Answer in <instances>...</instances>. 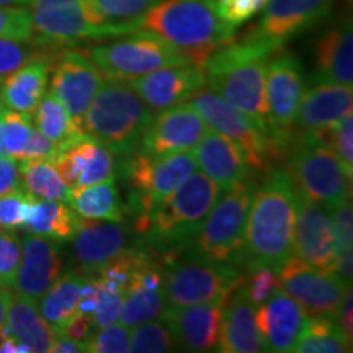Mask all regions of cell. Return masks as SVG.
<instances>
[{"label":"cell","mask_w":353,"mask_h":353,"mask_svg":"<svg viewBox=\"0 0 353 353\" xmlns=\"http://www.w3.org/2000/svg\"><path fill=\"white\" fill-rule=\"evenodd\" d=\"M296 187L286 169H275L254 192L247 214L241 270L270 267L276 270L293 255Z\"/></svg>","instance_id":"6da1fadb"},{"label":"cell","mask_w":353,"mask_h":353,"mask_svg":"<svg viewBox=\"0 0 353 353\" xmlns=\"http://www.w3.org/2000/svg\"><path fill=\"white\" fill-rule=\"evenodd\" d=\"M138 26L164 38L198 65L236 38V28L221 17L218 0H162L139 17Z\"/></svg>","instance_id":"7a4b0ae2"},{"label":"cell","mask_w":353,"mask_h":353,"mask_svg":"<svg viewBox=\"0 0 353 353\" xmlns=\"http://www.w3.org/2000/svg\"><path fill=\"white\" fill-rule=\"evenodd\" d=\"M219 195L218 185L195 170L151 213L136 218V231L145 247L161 255L182 252L195 241Z\"/></svg>","instance_id":"3957f363"},{"label":"cell","mask_w":353,"mask_h":353,"mask_svg":"<svg viewBox=\"0 0 353 353\" xmlns=\"http://www.w3.org/2000/svg\"><path fill=\"white\" fill-rule=\"evenodd\" d=\"M273 52L276 51L244 38L221 46L203 64L205 83L210 90L267 130L270 126L265 99V74Z\"/></svg>","instance_id":"277c9868"},{"label":"cell","mask_w":353,"mask_h":353,"mask_svg":"<svg viewBox=\"0 0 353 353\" xmlns=\"http://www.w3.org/2000/svg\"><path fill=\"white\" fill-rule=\"evenodd\" d=\"M152 118V110L130 83L105 79L83 114L81 128L113 156L125 157L138 151Z\"/></svg>","instance_id":"5b68a950"},{"label":"cell","mask_w":353,"mask_h":353,"mask_svg":"<svg viewBox=\"0 0 353 353\" xmlns=\"http://www.w3.org/2000/svg\"><path fill=\"white\" fill-rule=\"evenodd\" d=\"M33 41L57 50L82 41L120 38L139 30L138 20L112 23L101 19L88 0H32Z\"/></svg>","instance_id":"8992f818"},{"label":"cell","mask_w":353,"mask_h":353,"mask_svg":"<svg viewBox=\"0 0 353 353\" xmlns=\"http://www.w3.org/2000/svg\"><path fill=\"white\" fill-rule=\"evenodd\" d=\"M288 172L298 192L309 200L330 210L339 203L350 200L352 175L322 131H304L291 138L288 148Z\"/></svg>","instance_id":"52a82bcc"},{"label":"cell","mask_w":353,"mask_h":353,"mask_svg":"<svg viewBox=\"0 0 353 353\" xmlns=\"http://www.w3.org/2000/svg\"><path fill=\"white\" fill-rule=\"evenodd\" d=\"M254 192L252 176L226 190L206 216L195 241L179 254L241 270L245 223Z\"/></svg>","instance_id":"ba28073f"},{"label":"cell","mask_w":353,"mask_h":353,"mask_svg":"<svg viewBox=\"0 0 353 353\" xmlns=\"http://www.w3.org/2000/svg\"><path fill=\"white\" fill-rule=\"evenodd\" d=\"M195 170V157L190 151L167 156L136 151L117 164V175L121 176L128 188V206L136 218L151 213Z\"/></svg>","instance_id":"9c48e42d"},{"label":"cell","mask_w":353,"mask_h":353,"mask_svg":"<svg viewBox=\"0 0 353 353\" xmlns=\"http://www.w3.org/2000/svg\"><path fill=\"white\" fill-rule=\"evenodd\" d=\"M87 56L105 79L117 81H128L157 69L195 64L164 38L145 30H136L120 39L92 46Z\"/></svg>","instance_id":"30bf717a"},{"label":"cell","mask_w":353,"mask_h":353,"mask_svg":"<svg viewBox=\"0 0 353 353\" xmlns=\"http://www.w3.org/2000/svg\"><path fill=\"white\" fill-rule=\"evenodd\" d=\"M188 100L211 130L228 136L239 145L254 172L267 170L270 162L285 156L283 148L276 143L270 130L232 107L208 87L203 85Z\"/></svg>","instance_id":"8fae6325"},{"label":"cell","mask_w":353,"mask_h":353,"mask_svg":"<svg viewBox=\"0 0 353 353\" xmlns=\"http://www.w3.org/2000/svg\"><path fill=\"white\" fill-rule=\"evenodd\" d=\"M164 293L169 307L226 301L241 278V270L229 265H214L183 255H162Z\"/></svg>","instance_id":"7c38bea8"},{"label":"cell","mask_w":353,"mask_h":353,"mask_svg":"<svg viewBox=\"0 0 353 353\" xmlns=\"http://www.w3.org/2000/svg\"><path fill=\"white\" fill-rule=\"evenodd\" d=\"M306 85L307 77L301 59L290 51L278 50L273 52L265 74V99L268 108V126L285 154L288 152L294 134V120Z\"/></svg>","instance_id":"4fadbf2b"},{"label":"cell","mask_w":353,"mask_h":353,"mask_svg":"<svg viewBox=\"0 0 353 353\" xmlns=\"http://www.w3.org/2000/svg\"><path fill=\"white\" fill-rule=\"evenodd\" d=\"M275 273L280 288L309 317L335 316L343 293L352 285L339 273L312 267L296 255L286 259Z\"/></svg>","instance_id":"5bb4252c"},{"label":"cell","mask_w":353,"mask_h":353,"mask_svg":"<svg viewBox=\"0 0 353 353\" xmlns=\"http://www.w3.org/2000/svg\"><path fill=\"white\" fill-rule=\"evenodd\" d=\"M334 3L335 0H268L259 23L244 38L278 51L327 19Z\"/></svg>","instance_id":"9a60e30c"},{"label":"cell","mask_w":353,"mask_h":353,"mask_svg":"<svg viewBox=\"0 0 353 353\" xmlns=\"http://www.w3.org/2000/svg\"><path fill=\"white\" fill-rule=\"evenodd\" d=\"M50 74V92L61 100L81 128L83 114L103 85L105 76L85 52L77 50H65L56 56Z\"/></svg>","instance_id":"2e32d148"},{"label":"cell","mask_w":353,"mask_h":353,"mask_svg":"<svg viewBox=\"0 0 353 353\" xmlns=\"http://www.w3.org/2000/svg\"><path fill=\"white\" fill-rule=\"evenodd\" d=\"M293 252L312 267L334 272L335 236L325 206L309 200L296 190V214L293 226Z\"/></svg>","instance_id":"e0dca14e"},{"label":"cell","mask_w":353,"mask_h":353,"mask_svg":"<svg viewBox=\"0 0 353 353\" xmlns=\"http://www.w3.org/2000/svg\"><path fill=\"white\" fill-rule=\"evenodd\" d=\"M208 130L210 126L192 105L180 103L152 118L138 151L149 156L192 151Z\"/></svg>","instance_id":"ac0fdd59"},{"label":"cell","mask_w":353,"mask_h":353,"mask_svg":"<svg viewBox=\"0 0 353 353\" xmlns=\"http://www.w3.org/2000/svg\"><path fill=\"white\" fill-rule=\"evenodd\" d=\"M51 161L68 188L113 182L117 179L113 154L85 132L61 144Z\"/></svg>","instance_id":"d6986e66"},{"label":"cell","mask_w":353,"mask_h":353,"mask_svg":"<svg viewBox=\"0 0 353 353\" xmlns=\"http://www.w3.org/2000/svg\"><path fill=\"white\" fill-rule=\"evenodd\" d=\"M74 270L81 276H95L110 260L128 249L125 228L117 221L81 218L72 239Z\"/></svg>","instance_id":"ffe728a7"},{"label":"cell","mask_w":353,"mask_h":353,"mask_svg":"<svg viewBox=\"0 0 353 353\" xmlns=\"http://www.w3.org/2000/svg\"><path fill=\"white\" fill-rule=\"evenodd\" d=\"M126 82L152 112H164L185 103L205 85L206 79L203 65L187 64L152 70Z\"/></svg>","instance_id":"44dd1931"},{"label":"cell","mask_w":353,"mask_h":353,"mask_svg":"<svg viewBox=\"0 0 353 353\" xmlns=\"http://www.w3.org/2000/svg\"><path fill=\"white\" fill-rule=\"evenodd\" d=\"M63 267L64 254L59 242L30 234L21 242V262L15 290L21 296L38 303L61 276Z\"/></svg>","instance_id":"7402d4cb"},{"label":"cell","mask_w":353,"mask_h":353,"mask_svg":"<svg viewBox=\"0 0 353 353\" xmlns=\"http://www.w3.org/2000/svg\"><path fill=\"white\" fill-rule=\"evenodd\" d=\"M224 303L169 307L162 321L169 325L179 347L190 352H213L218 348Z\"/></svg>","instance_id":"603a6c76"},{"label":"cell","mask_w":353,"mask_h":353,"mask_svg":"<svg viewBox=\"0 0 353 353\" xmlns=\"http://www.w3.org/2000/svg\"><path fill=\"white\" fill-rule=\"evenodd\" d=\"M192 151L198 169L213 180L221 192L252 176L254 170L247 164L239 145L211 128Z\"/></svg>","instance_id":"cb8c5ba5"},{"label":"cell","mask_w":353,"mask_h":353,"mask_svg":"<svg viewBox=\"0 0 353 353\" xmlns=\"http://www.w3.org/2000/svg\"><path fill=\"white\" fill-rule=\"evenodd\" d=\"M304 322L301 306L280 286L255 311V324L268 352H293Z\"/></svg>","instance_id":"d4e9b609"},{"label":"cell","mask_w":353,"mask_h":353,"mask_svg":"<svg viewBox=\"0 0 353 353\" xmlns=\"http://www.w3.org/2000/svg\"><path fill=\"white\" fill-rule=\"evenodd\" d=\"M296 114V125L303 131H321L334 126L352 112V85L309 79Z\"/></svg>","instance_id":"484cf974"},{"label":"cell","mask_w":353,"mask_h":353,"mask_svg":"<svg viewBox=\"0 0 353 353\" xmlns=\"http://www.w3.org/2000/svg\"><path fill=\"white\" fill-rule=\"evenodd\" d=\"M311 79L352 85L353 30L350 19L337 20L316 39L314 72Z\"/></svg>","instance_id":"4316f807"},{"label":"cell","mask_w":353,"mask_h":353,"mask_svg":"<svg viewBox=\"0 0 353 353\" xmlns=\"http://www.w3.org/2000/svg\"><path fill=\"white\" fill-rule=\"evenodd\" d=\"M216 350L223 353L267 352L262 335L255 324V307L241 291L239 281L224 303L219 342Z\"/></svg>","instance_id":"83f0119b"},{"label":"cell","mask_w":353,"mask_h":353,"mask_svg":"<svg viewBox=\"0 0 353 353\" xmlns=\"http://www.w3.org/2000/svg\"><path fill=\"white\" fill-rule=\"evenodd\" d=\"M54 54H41L2 79L0 97L3 107L13 112L33 114L46 94Z\"/></svg>","instance_id":"f1b7e54d"},{"label":"cell","mask_w":353,"mask_h":353,"mask_svg":"<svg viewBox=\"0 0 353 353\" xmlns=\"http://www.w3.org/2000/svg\"><path fill=\"white\" fill-rule=\"evenodd\" d=\"M6 325L12 337L25 343L30 352L48 353L54 342V329L44 321L38 304L33 299L17 294L7 312Z\"/></svg>","instance_id":"f546056e"},{"label":"cell","mask_w":353,"mask_h":353,"mask_svg":"<svg viewBox=\"0 0 353 353\" xmlns=\"http://www.w3.org/2000/svg\"><path fill=\"white\" fill-rule=\"evenodd\" d=\"M81 216L61 200L34 196L23 228L26 232L56 242H69L76 234Z\"/></svg>","instance_id":"4dcf8cb0"},{"label":"cell","mask_w":353,"mask_h":353,"mask_svg":"<svg viewBox=\"0 0 353 353\" xmlns=\"http://www.w3.org/2000/svg\"><path fill=\"white\" fill-rule=\"evenodd\" d=\"M65 203L81 218L123 221V203L114 180L69 188Z\"/></svg>","instance_id":"1f68e13d"},{"label":"cell","mask_w":353,"mask_h":353,"mask_svg":"<svg viewBox=\"0 0 353 353\" xmlns=\"http://www.w3.org/2000/svg\"><path fill=\"white\" fill-rule=\"evenodd\" d=\"M82 276L76 272L65 273L50 286V290L39 299V312L44 321L61 332L74 316L79 314V299H81Z\"/></svg>","instance_id":"d6a6232c"},{"label":"cell","mask_w":353,"mask_h":353,"mask_svg":"<svg viewBox=\"0 0 353 353\" xmlns=\"http://www.w3.org/2000/svg\"><path fill=\"white\" fill-rule=\"evenodd\" d=\"M352 342L343 334L335 316L306 317L293 352L296 353H345Z\"/></svg>","instance_id":"836d02e7"},{"label":"cell","mask_w":353,"mask_h":353,"mask_svg":"<svg viewBox=\"0 0 353 353\" xmlns=\"http://www.w3.org/2000/svg\"><path fill=\"white\" fill-rule=\"evenodd\" d=\"M21 187L39 200H65L68 185L61 179L51 159L19 161Z\"/></svg>","instance_id":"e575fe53"},{"label":"cell","mask_w":353,"mask_h":353,"mask_svg":"<svg viewBox=\"0 0 353 353\" xmlns=\"http://www.w3.org/2000/svg\"><path fill=\"white\" fill-rule=\"evenodd\" d=\"M169 311V304L161 290L148 288H128L123 293L120 321L126 327H136L149 321H162Z\"/></svg>","instance_id":"d590c367"},{"label":"cell","mask_w":353,"mask_h":353,"mask_svg":"<svg viewBox=\"0 0 353 353\" xmlns=\"http://www.w3.org/2000/svg\"><path fill=\"white\" fill-rule=\"evenodd\" d=\"M34 128L41 132L44 138L61 145L69 139L82 134V130L72 120L68 108L61 103L54 94L46 92L41 101L34 110Z\"/></svg>","instance_id":"8d00e7d4"},{"label":"cell","mask_w":353,"mask_h":353,"mask_svg":"<svg viewBox=\"0 0 353 353\" xmlns=\"http://www.w3.org/2000/svg\"><path fill=\"white\" fill-rule=\"evenodd\" d=\"M335 236L334 272L352 281V249H353V213L352 203L345 200L329 210Z\"/></svg>","instance_id":"74e56055"},{"label":"cell","mask_w":353,"mask_h":353,"mask_svg":"<svg viewBox=\"0 0 353 353\" xmlns=\"http://www.w3.org/2000/svg\"><path fill=\"white\" fill-rule=\"evenodd\" d=\"M32 130V114L0 108V156L19 161Z\"/></svg>","instance_id":"f35d334b"},{"label":"cell","mask_w":353,"mask_h":353,"mask_svg":"<svg viewBox=\"0 0 353 353\" xmlns=\"http://www.w3.org/2000/svg\"><path fill=\"white\" fill-rule=\"evenodd\" d=\"M176 343L165 322L149 321L132 327L130 352L134 353H164L175 350Z\"/></svg>","instance_id":"ab89813d"},{"label":"cell","mask_w":353,"mask_h":353,"mask_svg":"<svg viewBox=\"0 0 353 353\" xmlns=\"http://www.w3.org/2000/svg\"><path fill=\"white\" fill-rule=\"evenodd\" d=\"M48 52H51V48L39 46L33 39L23 41V39L0 38V77L8 76L28 61Z\"/></svg>","instance_id":"60d3db41"},{"label":"cell","mask_w":353,"mask_h":353,"mask_svg":"<svg viewBox=\"0 0 353 353\" xmlns=\"http://www.w3.org/2000/svg\"><path fill=\"white\" fill-rule=\"evenodd\" d=\"M101 19L112 23L134 21L162 0H88Z\"/></svg>","instance_id":"b9f144b4"},{"label":"cell","mask_w":353,"mask_h":353,"mask_svg":"<svg viewBox=\"0 0 353 353\" xmlns=\"http://www.w3.org/2000/svg\"><path fill=\"white\" fill-rule=\"evenodd\" d=\"M278 286L276 273L270 267H254L239 278V288L254 307L267 301Z\"/></svg>","instance_id":"7bdbcfd3"},{"label":"cell","mask_w":353,"mask_h":353,"mask_svg":"<svg viewBox=\"0 0 353 353\" xmlns=\"http://www.w3.org/2000/svg\"><path fill=\"white\" fill-rule=\"evenodd\" d=\"M33 195L20 188L0 196V228L7 231L21 229L28 218Z\"/></svg>","instance_id":"ee69618b"},{"label":"cell","mask_w":353,"mask_h":353,"mask_svg":"<svg viewBox=\"0 0 353 353\" xmlns=\"http://www.w3.org/2000/svg\"><path fill=\"white\" fill-rule=\"evenodd\" d=\"M334 152L337 154L345 167L347 174L353 175V117L347 113L341 121L327 130H321Z\"/></svg>","instance_id":"f6af8a7d"},{"label":"cell","mask_w":353,"mask_h":353,"mask_svg":"<svg viewBox=\"0 0 353 353\" xmlns=\"http://www.w3.org/2000/svg\"><path fill=\"white\" fill-rule=\"evenodd\" d=\"M21 262V241L15 232L0 231V285L15 288Z\"/></svg>","instance_id":"bcb514c9"},{"label":"cell","mask_w":353,"mask_h":353,"mask_svg":"<svg viewBox=\"0 0 353 353\" xmlns=\"http://www.w3.org/2000/svg\"><path fill=\"white\" fill-rule=\"evenodd\" d=\"M0 38L33 39L32 13L28 8L17 6H0Z\"/></svg>","instance_id":"7dc6e473"},{"label":"cell","mask_w":353,"mask_h":353,"mask_svg":"<svg viewBox=\"0 0 353 353\" xmlns=\"http://www.w3.org/2000/svg\"><path fill=\"white\" fill-rule=\"evenodd\" d=\"M130 327L123 324L107 325L88 339V352L92 353H126L130 352Z\"/></svg>","instance_id":"c3c4849f"},{"label":"cell","mask_w":353,"mask_h":353,"mask_svg":"<svg viewBox=\"0 0 353 353\" xmlns=\"http://www.w3.org/2000/svg\"><path fill=\"white\" fill-rule=\"evenodd\" d=\"M99 281V280H97ZM100 286V299L97 304L95 311L92 312L90 319L94 324V329H101L112 325L120 319L121 303H123V291L107 288V286Z\"/></svg>","instance_id":"681fc988"},{"label":"cell","mask_w":353,"mask_h":353,"mask_svg":"<svg viewBox=\"0 0 353 353\" xmlns=\"http://www.w3.org/2000/svg\"><path fill=\"white\" fill-rule=\"evenodd\" d=\"M267 2L268 0H218V8L223 20L237 28L262 10Z\"/></svg>","instance_id":"f907efd6"},{"label":"cell","mask_w":353,"mask_h":353,"mask_svg":"<svg viewBox=\"0 0 353 353\" xmlns=\"http://www.w3.org/2000/svg\"><path fill=\"white\" fill-rule=\"evenodd\" d=\"M57 149H59V145L54 144L48 138H44L41 132L33 126L23 151L20 154L19 161H23V159H52L56 156Z\"/></svg>","instance_id":"816d5d0a"},{"label":"cell","mask_w":353,"mask_h":353,"mask_svg":"<svg viewBox=\"0 0 353 353\" xmlns=\"http://www.w3.org/2000/svg\"><path fill=\"white\" fill-rule=\"evenodd\" d=\"M21 187L19 161L13 157L0 156V196L15 192Z\"/></svg>","instance_id":"f5cc1de1"},{"label":"cell","mask_w":353,"mask_h":353,"mask_svg":"<svg viewBox=\"0 0 353 353\" xmlns=\"http://www.w3.org/2000/svg\"><path fill=\"white\" fill-rule=\"evenodd\" d=\"M352 311H353V294H352V285L348 286L345 293L339 303L337 312H335V319H337L339 325H341L343 334L348 341H353V319H352Z\"/></svg>","instance_id":"db71d44e"},{"label":"cell","mask_w":353,"mask_h":353,"mask_svg":"<svg viewBox=\"0 0 353 353\" xmlns=\"http://www.w3.org/2000/svg\"><path fill=\"white\" fill-rule=\"evenodd\" d=\"M92 329H94V324H92L90 316L76 314L61 332L72 339H77V341H88L92 337V334H94Z\"/></svg>","instance_id":"11a10c76"},{"label":"cell","mask_w":353,"mask_h":353,"mask_svg":"<svg viewBox=\"0 0 353 353\" xmlns=\"http://www.w3.org/2000/svg\"><path fill=\"white\" fill-rule=\"evenodd\" d=\"M51 352H56V353L88 352V343L87 341H77V339L69 337V335H65L63 332H56Z\"/></svg>","instance_id":"9f6ffc18"},{"label":"cell","mask_w":353,"mask_h":353,"mask_svg":"<svg viewBox=\"0 0 353 353\" xmlns=\"http://www.w3.org/2000/svg\"><path fill=\"white\" fill-rule=\"evenodd\" d=\"M12 299H13V293L10 291V288L0 285V330H2L3 325H6L7 312L12 304Z\"/></svg>","instance_id":"6f0895ef"},{"label":"cell","mask_w":353,"mask_h":353,"mask_svg":"<svg viewBox=\"0 0 353 353\" xmlns=\"http://www.w3.org/2000/svg\"><path fill=\"white\" fill-rule=\"evenodd\" d=\"M30 3H32V0H0V6L21 7V6H30Z\"/></svg>","instance_id":"680465c9"},{"label":"cell","mask_w":353,"mask_h":353,"mask_svg":"<svg viewBox=\"0 0 353 353\" xmlns=\"http://www.w3.org/2000/svg\"><path fill=\"white\" fill-rule=\"evenodd\" d=\"M2 79L3 77H0V83H2ZM3 107V103H2V97H0V108H2Z\"/></svg>","instance_id":"91938a15"}]
</instances>
